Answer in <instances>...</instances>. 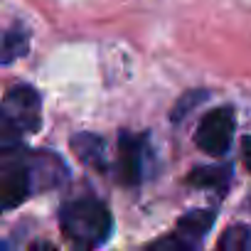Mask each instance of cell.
<instances>
[{"label": "cell", "instance_id": "6da1fadb", "mask_svg": "<svg viewBox=\"0 0 251 251\" xmlns=\"http://www.w3.org/2000/svg\"><path fill=\"white\" fill-rule=\"evenodd\" d=\"M59 226L64 236L81 249L103 246L113 231V217L108 207L94 197L72 200L59 209Z\"/></svg>", "mask_w": 251, "mask_h": 251}, {"label": "cell", "instance_id": "7a4b0ae2", "mask_svg": "<svg viewBox=\"0 0 251 251\" xmlns=\"http://www.w3.org/2000/svg\"><path fill=\"white\" fill-rule=\"evenodd\" d=\"M42 126V99L30 84H15L5 91L0 108L3 141H20V136L37 133Z\"/></svg>", "mask_w": 251, "mask_h": 251}, {"label": "cell", "instance_id": "3957f363", "mask_svg": "<svg viewBox=\"0 0 251 251\" xmlns=\"http://www.w3.org/2000/svg\"><path fill=\"white\" fill-rule=\"evenodd\" d=\"M0 158H3V163H0V197H3V209L8 212L35 192L32 160L30 151L20 148V141H3Z\"/></svg>", "mask_w": 251, "mask_h": 251}, {"label": "cell", "instance_id": "277c9868", "mask_svg": "<svg viewBox=\"0 0 251 251\" xmlns=\"http://www.w3.org/2000/svg\"><path fill=\"white\" fill-rule=\"evenodd\" d=\"M234 128H236V121H234L231 106L212 108L209 113L202 116V121L197 126L195 143L207 155H214V158L224 155L234 143Z\"/></svg>", "mask_w": 251, "mask_h": 251}, {"label": "cell", "instance_id": "5b68a950", "mask_svg": "<svg viewBox=\"0 0 251 251\" xmlns=\"http://www.w3.org/2000/svg\"><path fill=\"white\" fill-rule=\"evenodd\" d=\"M148 160H151V146L146 136H133L128 131H123L118 136L116 175L126 187H136L143 182Z\"/></svg>", "mask_w": 251, "mask_h": 251}, {"label": "cell", "instance_id": "8992f818", "mask_svg": "<svg viewBox=\"0 0 251 251\" xmlns=\"http://www.w3.org/2000/svg\"><path fill=\"white\" fill-rule=\"evenodd\" d=\"M212 224H214V212L212 209H192L177 222L173 236L158 241L155 246H173V249H182V251L197 249V246H202V241L209 234Z\"/></svg>", "mask_w": 251, "mask_h": 251}, {"label": "cell", "instance_id": "52a82bcc", "mask_svg": "<svg viewBox=\"0 0 251 251\" xmlns=\"http://www.w3.org/2000/svg\"><path fill=\"white\" fill-rule=\"evenodd\" d=\"M72 151L76 153V158L96 170V173H106L108 168V158H106V141L96 133H76L72 138Z\"/></svg>", "mask_w": 251, "mask_h": 251}, {"label": "cell", "instance_id": "ba28073f", "mask_svg": "<svg viewBox=\"0 0 251 251\" xmlns=\"http://www.w3.org/2000/svg\"><path fill=\"white\" fill-rule=\"evenodd\" d=\"M229 180H231V168H229V165H219V168H195V170L187 175V182H190V185L212 187V190H219V192H224V190L229 187Z\"/></svg>", "mask_w": 251, "mask_h": 251}, {"label": "cell", "instance_id": "9c48e42d", "mask_svg": "<svg viewBox=\"0 0 251 251\" xmlns=\"http://www.w3.org/2000/svg\"><path fill=\"white\" fill-rule=\"evenodd\" d=\"M30 47V35L23 25H13L3 37V64H13Z\"/></svg>", "mask_w": 251, "mask_h": 251}, {"label": "cell", "instance_id": "30bf717a", "mask_svg": "<svg viewBox=\"0 0 251 251\" xmlns=\"http://www.w3.org/2000/svg\"><path fill=\"white\" fill-rule=\"evenodd\" d=\"M219 249L224 251H244V249H251V231L249 226L244 224H236V226H229L222 239H219Z\"/></svg>", "mask_w": 251, "mask_h": 251}, {"label": "cell", "instance_id": "8fae6325", "mask_svg": "<svg viewBox=\"0 0 251 251\" xmlns=\"http://www.w3.org/2000/svg\"><path fill=\"white\" fill-rule=\"evenodd\" d=\"M204 91H190V94H185V99L175 106V111H173V121H182L187 113H190V108L195 106V103H200V101H204Z\"/></svg>", "mask_w": 251, "mask_h": 251}, {"label": "cell", "instance_id": "7c38bea8", "mask_svg": "<svg viewBox=\"0 0 251 251\" xmlns=\"http://www.w3.org/2000/svg\"><path fill=\"white\" fill-rule=\"evenodd\" d=\"M241 158H244L246 170H251V138H244L241 141Z\"/></svg>", "mask_w": 251, "mask_h": 251}]
</instances>
